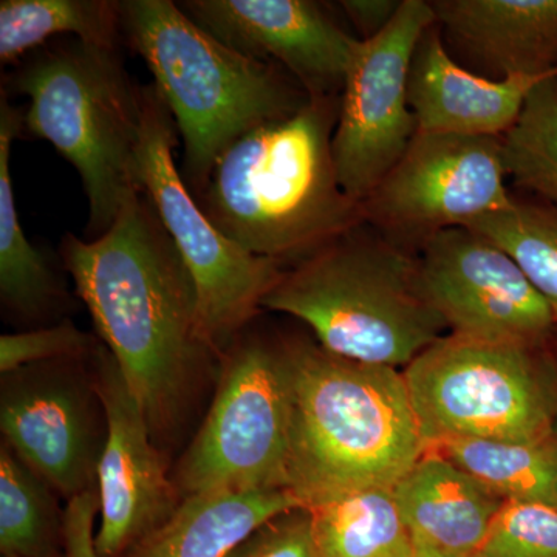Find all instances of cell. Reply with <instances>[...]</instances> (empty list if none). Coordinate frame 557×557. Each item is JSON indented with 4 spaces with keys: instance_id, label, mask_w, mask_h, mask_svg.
I'll list each match as a JSON object with an SVG mask.
<instances>
[{
    "instance_id": "9",
    "label": "cell",
    "mask_w": 557,
    "mask_h": 557,
    "mask_svg": "<svg viewBox=\"0 0 557 557\" xmlns=\"http://www.w3.org/2000/svg\"><path fill=\"white\" fill-rule=\"evenodd\" d=\"M292 392L282 347L240 341L222 357L211 408L177 467L183 496L288 490Z\"/></svg>"
},
{
    "instance_id": "24",
    "label": "cell",
    "mask_w": 557,
    "mask_h": 557,
    "mask_svg": "<svg viewBox=\"0 0 557 557\" xmlns=\"http://www.w3.org/2000/svg\"><path fill=\"white\" fill-rule=\"evenodd\" d=\"M53 487L7 443L0 448V552L2 557H61L64 520Z\"/></svg>"
},
{
    "instance_id": "27",
    "label": "cell",
    "mask_w": 557,
    "mask_h": 557,
    "mask_svg": "<svg viewBox=\"0 0 557 557\" xmlns=\"http://www.w3.org/2000/svg\"><path fill=\"white\" fill-rule=\"evenodd\" d=\"M475 557H557V507L505 502Z\"/></svg>"
},
{
    "instance_id": "8",
    "label": "cell",
    "mask_w": 557,
    "mask_h": 557,
    "mask_svg": "<svg viewBox=\"0 0 557 557\" xmlns=\"http://www.w3.org/2000/svg\"><path fill=\"white\" fill-rule=\"evenodd\" d=\"M141 95L138 164L143 190L193 277L201 327L222 359L287 269L242 248L212 223L175 163L177 127L170 110L156 87H143Z\"/></svg>"
},
{
    "instance_id": "2",
    "label": "cell",
    "mask_w": 557,
    "mask_h": 557,
    "mask_svg": "<svg viewBox=\"0 0 557 557\" xmlns=\"http://www.w3.org/2000/svg\"><path fill=\"white\" fill-rule=\"evenodd\" d=\"M338 115L339 97H310L287 119L233 143L197 194L212 223L285 267L364 225L362 205L347 196L336 171Z\"/></svg>"
},
{
    "instance_id": "33",
    "label": "cell",
    "mask_w": 557,
    "mask_h": 557,
    "mask_svg": "<svg viewBox=\"0 0 557 557\" xmlns=\"http://www.w3.org/2000/svg\"><path fill=\"white\" fill-rule=\"evenodd\" d=\"M555 358H556V366H557V339L555 338ZM553 432H555V435L557 437V413H556V420H555V429H553Z\"/></svg>"
},
{
    "instance_id": "26",
    "label": "cell",
    "mask_w": 557,
    "mask_h": 557,
    "mask_svg": "<svg viewBox=\"0 0 557 557\" xmlns=\"http://www.w3.org/2000/svg\"><path fill=\"white\" fill-rule=\"evenodd\" d=\"M502 145L516 188L557 208V76L531 91Z\"/></svg>"
},
{
    "instance_id": "5",
    "label": "cell",
    "mask_w": 557,
    "mask_h": 557,
    "mask_svg": "<svg viewBox=\"0 0 557 557\" xmlns=\"http://www.w3.org/2000/svg\"><path fill=\"white\" fill-rule=\"evenodd\" d=\"M262 309L299 319L336 357L403 370L449 330L418 252L366 223L285 270Z\"/></svg>"
},
{
    "instance_id": "14",
    "label": "cell",
    "mask_w": 557,
    "mask_h": 557,
    "mask_svg": "<svg viewBox=\"0 0 557 557\" xmlns=\"http://www.w3.org/2000/svg\"><path fill=\"white\" fill-rule=\"evenodd\" d=\"M91 362V380L106 418L97 478L100 527L95 547L100 557H121L171 518L178 507V490L168 478L148 420L115 359L100 346Z\"/></svg>"
},
{
    "instance_id": "13",
    "label": "cell",
    "mask_w": 557,
    "mask_h": 557,
    "mask_svg": "<svg viewBox=\"0 0 557 557\" xmlns=\"http://www.w3.org/2000/svg\"><path fill=\"white\" fill-rule=\"evenodd\" d=\"M424 288L450 332L549 346L557 325L518 263L478 231L453 228L418 251Z\"/></svg>"
},
{
    "instance_id": "10",
    "label": "cell",
    "mask_w": 557,
    "mask_h": 557,
    "mask_svg": "<svg viewBox=\"0 0 557 557\" xmlns=\"http://www.w3.org/2000/svg\"><path fill=\"white\" fill-rule=\"evenodd\" d=\"M507 178L502 138L418 131L362 203L364 223L418 252L443 231L468 228L508 208Z\"/></svg>"
},
{
    "instance_id": "4",
    "label": "cell",
    "mask_w": 557,
    "mask_h": 557,
    "mask_svg": "<svg viewBox=\"0 0 557 557\" xmlns=\"http://www.w3.org/2000/svg\"><path fill=\"white\" fill-rule=\"evenodd\" d=\"M124 42L152 73L183 146L194 194L237 139L298 112L310 95L273 62L231 49L171 0L120 2Z\"/></svg>"
},
{
    "instance_id": "30",
    "label": "cell",
    "mask_w": 557,
    "mask_h": 557,
    "mask_svg": "<svg viewBox=\"0 0 557 557\" xmlns=\"http://www.w3.org/2000/svg\"><path fill=\"white\" fill-rule=\"evenodd\" d=\"M64 512L65 557H100L95 547V519L100 515L98 491L70 498Z\"/></svg>"
},
{
    "instance_id": "21",
    "label": "cell",
    "mask_w": 557,
    "mask_h": 557,
    "mask_svg": "<svg viewBox=\"0 0 557 557\" xmlns=\"http://www.w3.org/2000/svg\"><path fill=\"white\" fill-rule=\"evenodd\" d=\"M319 557H416L392 487H364L310 507Z\"/></svg>"
},
{
    "instance_id": "1",
    "label": "cell",
    "mask_w": 557,
    "mask_h": 557,
    "mask_svg": "<svg viewBox=\"0 0 557 557\" xmlns=\"http://www.w3.org/2000/svg\"><path fill=\"white\" fill-rule=\"evenodd\" d=\"M61 256L153 438L170 431L218 355L201 327L193 277L148 196L127 201L97 239L67 234Z\"/></svg>"
},
{
    "instance_id": "16",
    "label": "cell",
    "mask_w": 557,
    "mask_h": 557,
    "mask_svg": "<svg viewBox=\"0 0 557 557\" xmlns=\"http://www.w3.org/2000/svg\"><path fill=\"white\" fill-rule=\"evenodd\" d=\"M556 73L491 79L458 64L437 24L416 50L409 106L418 131L502 138L519 120L531 91Z\"/></svg>"
},
{
    "instance_id": "29",
    "label": "cell",
    "mask_w": 557,
    "mask_h": 557,
    "mask_svg": "<svg viewBox=\"0 0 557 557\" xmlns=\"http://www.w3.org/2000/svg\"><path fill=\"white\" fill-rule=\"evenodd\" d=\"M225 557H319L309 508H295L256 528Z\"/></svg>"
},
{
    "instance_id": "22",
    "label": "cell",
    "mask_w": 557,
    "mask_h": 557,
    "mask_svg": "<svg viewBox=\"0 0 557 557\" xmlns=\"http://www.w3.org/2000/svg\"><path fill=\"white\" fill-rule=\"evenodd\" d=\"M437 450L505 502L557 507V437L537 440L460 438Z\"/></svg>"
},
{
    "instance_id": "20",
    "label": "cell",
    "mask_w": 557,
    "mask_h": 557,
    "mask_svg": "<svg viewBox=\"0 0 557 557\" xmlns=\"http://www.w3.org/2000/svg\"><path fill=\"white\" fill-rule=\"evenodd\" d=\"M24 127V112L0 104V299L14 317L36 321L60 300L62 289L46 256L33 247L21 225L11 182L10 157Z\"/></svg>"
},
{
    "instance_id": "3",
    "label": "cell",
    "mask_w": 557,
    "mask_h": 557,
    "mask_svg": "<svg viewBox=\"0 0 557 557\" xmlns=\"http://www.w3.org/2000/svg\"><path fill=\"white\" fill-rule=\"evenodd\" d=\"M282 347L292 392L288 490L304 507L364 487H394L431 449L403 370Z\"/></svg>"
},
{
    "instance_id": "32",
    "label": "cell",
    "mask_w": 557,
    "mask_h": 557,
    "mask_svg": "<svg viewBox=\"0 0 557 557\" xmlns=\"http://www.w3.org/2000/svg\"><path fill=\"white\" fill-rule=\"evenodd\" d=\"M416 557H453V556L438 555V553H431V552H417Z\"/></svg>"
},
{
    "instance_id": "15",
    "label": "cell",
    "mask_w": 557,
    "mask_h": 557,
    "mask_svg": "<svg viewBox=\"0 0 557 557\" xmlns=\"http://www.w3.org/2000/svg\"><path fill=\"white\" fill-rule=\"evenodd\" d=\"M231 49L273 62L310 97H339L355 42L311 0H186L178 3Z\"/></svg>"
},
{
    "instance_id": "28",
    "label": "cell",
    "mask_w": 557,
    "mask_h": 557,
    "mask_svg": "<svg viewBox=\"0 0 557 557\" xmlns=\"http://www.w3.org/2000/svg\"><path fill=\"white\" fill-rule=\"evenodd\" d=\"M98 346L72 321L49 329L10 333L0 336V372L2 375L40 362L91 357Z\"/></svg>"
},
{
    "instance_id": "6",
    "label": "cell",
    "mask_w": 557,
    "mask_h": 557,
    "mask_svg": "<svg viewBox=\"0 0 557 557\" xmlns=\"http://www.w3.org/2000/svg\"><path fill=\"white\" fill-rule=\"evenodd\" d=\"M120 57V49L73 39L39 51L11 76L13 89L28 98L25 129L78 172L89 200V240L108 233L124 205L145 193L143 95Z\"/></svg>"
},
{
    "instance_id": "31",
    "label": "cell",
    "mask_w": 557,
    "mask_h": 557,
    "mask_svg": "<svg viewBox=\"0 0 557 557\" xmlns=\"http://www.w3.org/2000/svg\"><path fill=\"white\" fill-rule=\"evenodd\" d=\"M401 0H343L341 10L351 22L361 40L375 38L398 13Z\"/></svg>"
},
{
    "instance_id": "7",
    "label": "cell",
    "mask_w": 557,
    "mask_h": 557,
    "mask_svg": "<svg viewBox=\"0 0 557 557\" xmlns=\"http://www.w3.org/2000/svg\"><path fill=\"white\" fill-rule=\"evenodd\" d=\"M549 346L450 332L418 355L403 373L431 448L448 440L555 434L557 366Z\"/></svg>"
},
{
    "instance_id": "17",
    "label": "cell",
    "mask_w": 557,
    "mask_h": 557,
    "mask_svg": "<svg viewBox=\"0 0 557 557\" xmlns=\"http://www.w3.org/2000/svg\"><path fill=\"white\" fill-rule=\"evenodd\" d=\"M443 39L491 79L557 72V0H432Z\"/></svg>"
},
{
    "instance_id": "12",
    "label": "cell",
    "mask_w": 557,
    "mask_h": 557,
    "mask_svg": "<svg viewBox=\"0 0 557 557\" xmlns=\"http://www.w3.org/2000/svg\"><path fill=\"white\" fill-rule=\"evenodd\" d=\"M79 362L25 366L3 375L0 394L3 443L67 500L97 490L106 440L101 399Z\"/></svg>"
},
{
    "instance_id": "25",
    "label": "cell",
    "mask_w": 557,
    "mask_h": 557,
    "mask_svg": "<svg viewBox=\"0 0 557 557\" xmlns=\"http://www.w3.org/2000/svg\"><path fill=\"white\" fill-rule=\"evenodd\" d=\"M468 228L511 256L547 302L557 325V208L534 196H512L508 208Z\"/></svg>"
},
{
    "instance_id": "19",
    "label": "cell",
    "mask_w": 557,
    "mask_h": 557,
    "mask_svg": "<svg viewBox=\"0 0 557 557\" xmlns=\"http://www.w3.org/2000/svg\"><path fill=\"white\" fill-rule=\"evenodd\" d=\"M300 507L289 490L196 494L124 557H225L263 522Z\"/></svg>"
},
{
    "instance_id": "23",
    "label": "cell",
    "mask_w": 557,
    "mask_h": 557,
    "mask_svg": "<svg viewBox=\"0 0 557 557\" xmlns=\"http://www.w3.org/2000/svg\"><path fill=\"white\" fill-rule=\"evenodd\" d=\"M60 35L94 46L120 49V2L109 0H2L0 61L16 64L28 51Z\"/></svg>"
},
{
    "instance_id": "18",
    "label": "cell",
    "mask_w": 557,
    "mask_h": 557,
    "mask_svg": "<svg viewBox=\"0 0 557 557\" xmlns=\"http://www.w3.org/2000/svg\"><path fill=\"white\" fill-rule=\"evenodd\" d=\"M417 552L478 556L504 498L429 449L392 487Z\"/></svg>"
},
{
    "instance_id": "11",
    "label": "cell",
    "mask_w": 557,
    "mask_h": 557,
    "mask_svg": "<svg viewBox=\"0 0 557 557\" xmlns=\"http://www.w3.org/2000/svg\"><path fill=\"white\" fill-rule=\"evenodd\" d=\"M434 24L431 2L401 0L386 30L355 42L332 145L341 186L358 203H364L417 135L410 69L418 44Z\"/></svg>"
}]
</instances>
